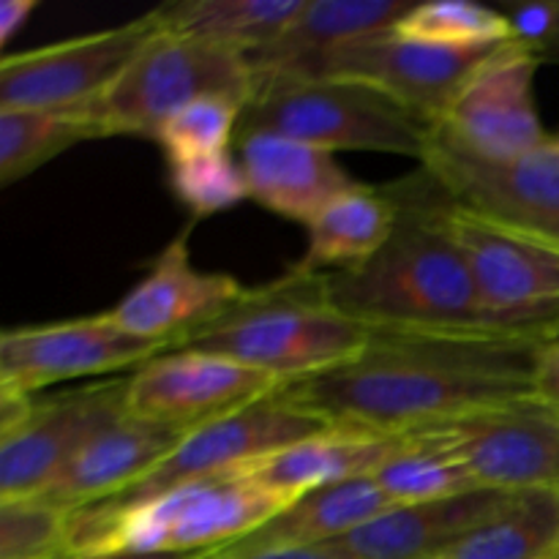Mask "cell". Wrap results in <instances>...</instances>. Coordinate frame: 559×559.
I'll return each mask as SVG.
<instances>
[{"instance_id":"obj_36","label":"cell","mask_w":559,"mask_h":559,"mask_svg":"<svg viewBox=\"0 0 559 559\" xmlns=\"http://www.w3.org/2000/svg\"><path fill=\"white\" fill-rule=\"evenodd\" d=\"M38 9V0H3L0 3V44H11V38L25 27L33 11Z\"/></svg>"},{"instance_id":"obj_23","label":"cell","mask_w":559,"mask_h":559,"mask_svg":"<svg viewBox=\"0 0 559 559\" xmlns=\"http://www.w3.org/2000/svg\"><path fill=\"white\" fill-rule=\"evenodd\" d=\"M399 445V437L366 435L353 429H328L322 435L300 440L273 456L243 467L240 478H249L287 500L344 484V480L371 478L388 462Z\"/></svg>"},{"instance_id":"obj_8","label":"cell","mask_w":559,"mask_h":559,"mask_svg":"<svg viewBox=\"0 0 559 559\" xmlns=\"http://www.w3.org/2000/svg\"><path fill=\"white\" fill-rule=\"evenodd\" d=\"M448 453L478 489L559 491V409L538 393L404 435Z\"/></svg>"},{"instance_id":"obj_2","label":"cell","mask_w":559,"mask_h":559,"mask_svg":"<svg viewBox=\"0 0 559 559\" xmlns=\"http://www.w3.org/2000/svg\"><path fill=\"white\" fill-rule=\"evenodd\" d=\"M385 189L396 202L391 238L371 260L322 273L333 306L369 331L500 333L453 238L451 194L424 167Z\"/></svg>"},{"instance_id":"obj_6","label":"cell","mask_w":559,"mask_h":559,"mask_svg":"<svg viewBox=\"0 0 559 559\" xmlns=\"http://www.w3.org/2000/svg\"><path fill=\"white\" fill-rule=\"evenodd\" d=\"M254 91L249 60L229 49L175 36L158 27L129 69L93 107L80 112L102 136H151L186 104L202 96H227L246 107Z\"/></svg>"},{"instance_id":"obj_27","label":"cell","mask_w":559,"mask_h":559,"mask_svg":"<svg viewBox=\"0 0 559 559\" xmlns=\"http://www.w3.org/2000/svg\"><path fill=\"white\" fill-rule=\"evenodd\" d=\"M98 136L102 131L80 115L0 109V186L16 183L58 153Z\"/></svg>"},{"instance_id":"obj_29","label":"cell","mask_w":559,"mask_h":559,"mask_svg":"<svg viewBox=\"0 0 559 559\" xmlns=\"http://www.w3.org/2000/svg\"><path fill=\"white\" fill-rule=\"evenodd\" d=\"M371 478L391 497L393 506L448 500V497L478 489L467 469L453 462L448 453L424 445V442L404 440V437H399L396 451Z\"/></svg>"},{"instance_id":"obj_40","label":"cell","mask_w":559,"mask_h":559,"mask_svg":"<svg viewBox=\"0 0 559 559\" xmlns=\"http://www.w3.org/2000/svg\"><path fill=\"white\" fill-rule=\"evenodd\" d=\"M555 140H557V145H559V134H555Z\"/></svg>"},{"instance_id":"obj_7","label":"cell","mask_w":559,"mask_h":559,"mask_svg":"<svg viewBox=\"0 0 559 559\" xmlns=\"http://www.w3.org/2000/svg\"><path fill=\"white\" fill-rule=\"evenodd\" d=\"M451 229L500 333L549 342L559 328L557 235L486 218L459 202L451 205Z\"/></svg>"},{"instance_id":"obj_9","label":"cell","mask_w":559,"mask_h":559,"mask_svg":"<svg viewBox=\"0 0 559 559\" xmlns=\"http://www.w3.org/2000/svg\"><path fill=\"white\" fill-rule=\"evenodd\" d=\"M158 33L153 11L118 27L0 60V109L80 115L98 102Z\"/></svg>"},{"instance_id":"obj_37","label":"cell","mask_w":559,"mask_h":559,"mask_svg":"<svg viewBox=\"0 0 559 559\" xmlns=\"http://www.w3.org/2000/svg\"><path fill=\"white\" fill-rule=\"evenodd\" d=\"M207 551H191V555H112L98 559H205Z\"/></svg>"},{"instance_id":"obj_20","label":"cell","mask_w":559,"mask_h":559,"mask_svg":"<svg viewBox=\"0 0 559 559\" xmlns=\"http://www.w3.org/2000/svg\"><path fill=\"white\" fill-rule=\"evenodd\" d=\"M519 491L475 489L448 500L396 506L336 540L355 559H437Z\"/></svg>"},{"instance_id":"obj_3","label":"cell","mask_w":559,"mask_h":559,"mask_svg":"<svg viewBox=\"0 0 559 559\" xmlns=\"http://www.w3.org/2000/svg\"><path fill=\"white\" fill-rule=\"evenodd\" d=\"M369 336V328L333 306L322 273L293 265L276 282L246 287L222 317L175 349L224 355L293 385L353 360Z\"/></svg>"},{"instance_id":"obj_39","label":"cell","mask_w":559,"mask_h":559,"mask_svg":"<svg viewBox=\"0 0 559 559\" xmlns=\"http://www.w3.org/2000/svg\"><path fill=\"white\" fill-rule=\"evenodd\" d=\"M551 559H559V540H557V549H555V555H551Z\"/></svg>"},{"instance_id":"obj_25","label":"cell","mask_w":559,"mask_h":559,"mask_svg":"<svg viewBox=\"0 0 559 559\" xmlns=\"http://www.w3.org/2000/svg\"><path fill=\"white\" fill-rule=\"evenodd\" d=\"M306 0H178L153 9L158 27L238 55L276 41L304 11Z\"/></svg>"},{"instance_id":"obj_21","label":"cell","mask_w":559,"mask_h":559,"mask_svg":"<svg viewBox=\"0 0 559 559\" xmlns=\"http://www.w3.org/2000/svg\"><path fill=\"white\" fill-rule=\"evenodd\" d=\"M391 508L396 506L374 478L344 480V484L325 486V489L298 497L284 511H278L271 522L262 524L260 530L224 546V549L207 551L205 559L336 544L344 535L355 533L366 522L382 516Z\"/></svg>"},{"instance_id":"obj_31","label":"cell","mask_w":559,"mask_h":559,"mask_svg":"<svg viewBox=\"0 0 559 559\" xmlns=\"http://www.w3.org/2000/svg\"><path fill=\"white\" fill-rule=\"evenodd\" d=\"M243 104L227 96H202L186 104L158 129L156 142L167 153V162L207 156L229 151L238 134Z\"/></svg>"},{"instance_id":"obj_4","label":"cell","mask_w":559,"mask_h":559,"mask_svg":"<svg viewBox=\"0 0 559 559\" xmlns=\"http://www.w3.org/2000/svg\"><path fill=\"white\" fill-rule=\"evenodd\" d=\"M289 502L240 475L178 486L136 506L93 502L66 513V559L216 551L260 530Z\"/></svg>"},{"instance_id":"obj_12","label":"cell","mask_w":559,"mask_h":559,"mask_svg":"<svg viewBox=\"0 0 559 559\" xmlns=\"http://www.w3.org/2000/svg\"><path fill=\"white\" fill-rule=\"evenodd\" d=\"M538 58L522 41L500 44L473 71L437 134L480 158H516L549 140L535 107Z\"/></svg>"},{"instance_id":"obj_22","label":"cell","mask_w":559,"mask_h":559,"mask_svg":"<svg viewBox=\"0 0 559 559\" xmlns=\"http://www.w3.org/2000/svg\"><path fill=\"white\" fill-rule=\"evenodd\" d=\"M409 9L404 0H306L293 25L246 60L254 82L293 76L342 44L391 31Z\"/></svg>"},{"instance_id":"obj_38","label":"cell","mask_w":559,"mask_h":559,"mask_svg":"<svg viewBox=\"0 0 559 559\" xmlns=\"http://www.w3.org/2000/svg\"><path fill=\"white\" fill-rule=\"evenodd\" d=\"M549 342H559V328H557V331H555V336L549 338Z\"/></svg>"},{"instance_id":"obj_19","label":"cell","mask_w":559,"mask_h":559,"mask_svg":"<svg viewBox=\"0 0 559 559\" xmlns=\"http://www.w3.org/2000/svg\"><path fill=\"white\" fill-rule=\"evenodd\" d=\"M238 162L249 200L300 224H309L336 197L364 186L333 153L276 131L238 134Z\"/></svg>"},{"instance_id":"obj_10","label":"cell","mask_w":559,"mask_h":559,"mask_svg":"<svg viewBox=\"0 0 559 559\" xmlns=\"http://www.w3.org/2000/svg\"><path fill=\"white\" fill-rule=\"evenodd\" d=\"M333 429L314 413L295 404L284 388L233 415L189 431L180 445L151 475L112 497L118 506H136L186 484L240 473L260 459L273 456L300 440Z\"/></svg>"},{"instance_id":"obj_5","label":"cell","mask_w":559,"mask_h":559,"mask_svg":"<svg viewBox=\"0 0 559 559\" xmlns=\"http://www.w3.org/2000/svg\"><path fill=\"white\" fill-rule=\"evenodd\" d=\"M276 131L320 151H366L426 162L435 126L388 93L355 80H257L238 134Z\"/></svg>"},{"instance_id":"obj_35","label":"cell","mask_w":559,"mask_h":559,"mask_svg":"<svg viewBox=\"0 0 559 559\" xmlns=\"http://www.w3.org/2000/svg\"><path fill=\"white\" fill-rule=\"evenodd\" d=\"M218 559H355L344 546L338 544H322V546H306V549H273V551H257V555L243 557H218Z\"/></svg>"},{"instance_id":"obj_16","label":"cell","mask_w":559,"mask_h":559,"mask_svg":"<svg viewBox=\"0 0 559 559\" xmlns=\"http://www.w3.org/2000/svg\"><path fill=\"white\" fill-rule=\"evenodd\" d=\"M284 388L276 377L224 355L164 349L129 374L126 409L156 424L194 431Z\"/></svg>"},{"instance_id":"obj_28","label":"cell","mask_w":559,"mask_h":559,"mask_svg":"<svg viewBox=\"0 0 559 559\" xmlns=\"http://www.w3.org/2000/svg\"><path fill=\"white\" fill-rule=\"evenodd\" d=\"M393 33L409 41L456 49L500 47V44L513 41V27L506 11L467 3V0L413 3V9L393 25Z\"/></svg>"},{"instance_id":"obj_18","label":"cell","mask_w":559,"mask_h":559,"mask_svg":"<svg viewBox=\"0 0 559 559\" xmlns=\"http://www.w3.org/2000/svg\"><path fill=\"white\" fill-rule=\"evenodd\" d=\"M186 435L189 431L180 426L156 424L126 409L118 420L96 431L60 469L58 478L33 500L63 513L112 500L151 475Z\"/></svg>"},{"instance_id":"obj_15","label":"cell","mask_w":559,"mask_h":559,"mask_svg":"<svg viewBox=\"0 0 559 559\" xmlns=\"http://www.w3.org/2000/svg\"><path fill=\"white\" fill-rule=\"evenodd\" d=\"M164 349V344L126 333L107 311L49 325L9 328L0 336V388L38 396L60 382L134 371Z\"/></svg>"},{"instance_id":"obj_24","label":"cell","mask_w":559,"mask_h":559,"mask_svg":"<svg viewBox=\"0 0 559 559\" xmlns=\"http://www.w3.org/2000/svg\"><path fill=\"white\" fill-rule=\"evenodd\" d=\"M396 202L385 186H358L322 207L306 229L309 249L295 262L298 271L331 273L371 260L391 238Z\"/></svg>"},{"instance_id":"obj_1","label":"cell","mask_w":559,"mask_h":559,"mask_svg":"<svg viewBox=\"0 0 559 559\" xmlns=\"http://www.w3.org/2000/svg\"><path fill=\"white\" fill-rule=\"evenodd\" d=\"M546 344L506 333L371 331L353 360L284 393L333 429L404 437L535 393Z\"/></svg>"},{"instance_id":"obj_13","label":"cell","mask_w":559,"mask_h":559,"mask_svg":"<svg viewBox=\"0 0 559 559\" xmlns=\"http://www.w3.org/2000/svg\"><path fill=\"white\" fill-rule=\"evenodd\" d=\"M431 178L467 211L516 227L559 233V145L555 136L516 158H480L435 131L426 162Z\"/></svg>"},{"instance_id":"obj_11","label":"cell","mask_w":559,"mask_h":559,"mask_svg":"<svg viewBox=\"0 0 559 559\" xmlns=\"http://www.w3.org/2000/svg\"><path fill=\"white\" fill-rule=\"evenodd\" d=\"M497 47L456 49L426 41H409L391 31L347 41L311 60L293 76L304 80H355L388 93L413 109L426 123L437 126L473 71ZM276 80V76H273Z\"/></svg>"},{"instance_id":"obj_17","label":"cell","mask_w":559,"mask_h":559,"mask_svg":"<svg viewBox=\"0 0 559 559\" xmlns=\"http://www.w3.org/2000/svg\"><path fill=\"white\" fill-rule=\"evenodd\" d=\"M189 233L191 227H186L175 235L158 251L145 276L107 311L115 325L131 336L175 349L243 295L246 287L229 273L194 267Z\"/></svg>"},{"instance_id":"obj_26","label":"cell","mask_w":559,"mask_h":559,"mask_svg":"<svg viewBox=\"0 0 559 559\" xmlns=\"http://www.w3.org/2000/svg\"><path fill=\"white\" fill-rule=\"evenodd\" d=\"M559 540V491H519L437 559H551Z\"/></svg>"},{"instance_id":"obj_14","label":"cell","mask_w":559,"mask_h":559,"mask_svg":"<svg viewBox=\"0 0 559 559\" xmlns=\"http://www.w3.org/2000/svg\"><path fill=\"white\" fill-rule=\"evenodd\" d=\"M129 374L38 396L20 429L0 437V502L33 500L96 431L126 413Z\"/></svg>"},{"instance_id":"obj_41","label":"cell","mask_w":559,"mask_h":559,"mask_svg":"<svg viewBox=\"0 0 559 559\" xmlns=\"http://www.w3.org/2000/svg\"><path fill=\"white\" fill-rule=\"evenodd\" d=\"M557 238H559V233H557Z\"/></svg>"},{"instance_id":"obj_33","label":"cell","mask_w":559,"mask_h":559,"mask_svg":"<svg viewBox=\"0 0 559 559\" xmlns=\"http://www.w3.org/2000/svg\"><path fill=\"white\" fill-rule=\"evenodd\" d=\"M513 38L522 41L540 63H559V0H527L508 3Z\"/></svg>"},{"instance_id":"obj_32","label":"cell","mask_w":559,"mask_h":559,"mask_svg":"<svg viewBox=\"0 0 559 559\" xmlns=\"http://www.w3.org/2000/svg\"><path fill=\"white\" fill-rule=\"evenodd\" d=\"M66 513L38 500L0 502V559H63Z\"/></svg>"},{"instance_id":"obj_34","label":"cell","mask_w":559,"mask_h":559,"mask_svg":"<svg viewBox=\"0 0 559 559\" xmlns=\"http://www.w3.org/2000/svg\"><path fill=\"white\" fill-rule=\"evenodd\" d=\"M535 393L559 409V342H549L535 371Z\"/></svg>"},{"instance_id":"obj_30","label":"cell","mask_w":559,"mask_h":559,"mask_svg":"<svg viewBox=\"0 0 559 559\" xmlns=\"http://www.w3.org/2000/svg\"><path fill=\"white\" fill-rule=\"evenodd\" d=\"M167 183L175 200L194 218L216 216L249 200V186L233 151L167 162Z\"/></svg>"}]
</instances>
